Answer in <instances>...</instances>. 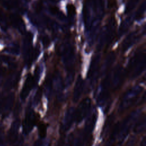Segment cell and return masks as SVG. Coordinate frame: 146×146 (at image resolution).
<instances>
[{"instance_id":"2","label":"cell","mask_w":146,"mask_h":146,"mask_svg":"<svg viewBox=\"0 0 146 146\" xmlns=\"http://www.w3.org/2000/svg\"><path fill=\"white\" fill-rule=\"evenodd\" d=\"M0 24L3 28L7 27V21L3 12L0 10Z\"/></svg>"},{"instance_id":"1","label":"cell","mask_w":146,"mask_h":146,"mask_svg":"<svg viewBox=\"0 0 146 146\" xmlns=\"http://www.w3.org/2000/svg\"><path fill=\"white\" fill-rule=\"evenodd\" d=\"M11 21L13 23V25L15 26L17 28L22 30L23 27V23L21 22V20L19 19V18L15 15H12L10 17Z\"/></svg>"},{"instance_id":"3","label":"cell","mask_w":146,"mask_h":146,"mask_svg":"<svg viewBox=\"0 0 146 146\" xmlns=\"http://www.w3.org/2000/svg\"><path fill=\"white\" fill-rule=\"evenodd\" d=\"M2 142V139L0 137V143H1Z\"/></svg>"}]
</instances>
